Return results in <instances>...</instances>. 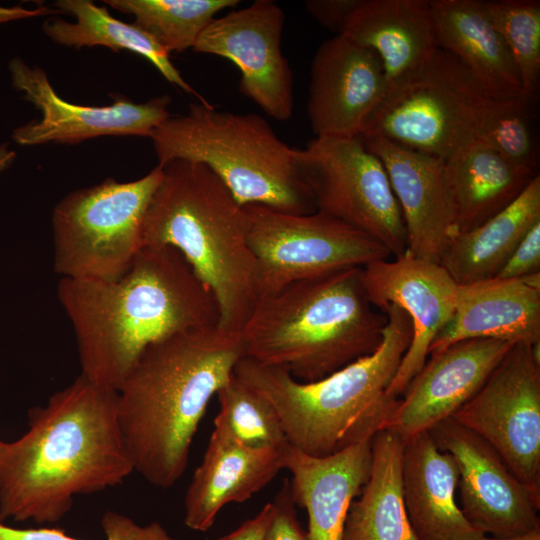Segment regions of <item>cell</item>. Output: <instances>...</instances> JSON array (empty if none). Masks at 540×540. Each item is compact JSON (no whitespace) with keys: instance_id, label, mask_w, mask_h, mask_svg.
<instances>
[{"instance_id":"1","label":"cell","mask_w":540,"mask_h":540,"mask_svg":"<svg viewBox=\"0 0 540 540\" xmlns=\"http://www.w3.org/2000/svg\"><path fill=\"white\" fill-rule=\"evenodd\" d=\"M133 472L117 392L80 374L29 410L22 436L0 440V522L56 523L75 496L115 487Z\"/></svg>"},{"instance_id":"2","label":"cell","mask_w":540,"mask_h":540,"mask_svg":"<svg viewBox=\"0 0 540 540\" xmlns=\"http://www.w3.org/2000/svg\"><path fill=\"white\" fill-rule=\"evenodd\" d=\"M57 296L74 330L81 374L116 392L149 345L219 325L212 291L167 245H144L114 280L60 278Z\"/></svg>"},{"instance_id":"3","label":"cell","mask_w":540,"mask_h":540,"mask_svg":"<svg viewBox=\"0 0 540 540\" xmlns=\"http://www.w3.org/2000/svg\"><path fill=\"white\" fill-rule=\"evenodd\" d=\"M245 356L241 331L219 326L149 345L117 391V416L134 471L168 489L184 474L211 398Z\"/></svg>"},{"instance_id":"4","label":"cell","mask_w":540,"mask_h":540,"mask_svg":"<svg viewBox=\"0 0 540 540\" xmlns=\"http://www.w3.org/2000/svg\"><path fill=\"white\" fill-rule=\"evenodd\" d=\"M380 311L387 323L377 349L322 379L301 382L247 356L235 365L234 374L273 406L290 447L326 457L372 440L382 429L398 402L386 390L409 347L412 325L394 304Z\"/></svg>"},{"instance_id":"5","label":"cell","mask_w":540,"mask_h":540,"mask_svg":"<svg viewBox=\"0 0 540 540\" xmlns=\"http://www.w3.org/2000/svg\"><path fill=\"white\" fill-rule=\"evenodd\" d=\"M159 166L162 178L144 217L143 246L177 249L212 291L218 326L241 331L257 301L247 210L207 166L183 159Z\"/></svg>"},{"instance_id":"6","label":"cell","mask_w":540,"mask_h":540,"mask_svg":"<svg viewBox=\"0 0 540 540\" xmlns=\"http://www.w3.org/2000/svg\"><path fill=\"white\" fill-rule=\"evenodd\" d=\"M386 323L366 295L362 267H351L258 299L241 334L245 356L312 382L375 351Z\"/></svg>"},{"instance_id":"7","label":"cell","mask_w":540,"mask_h":540,"mask_svg":"<svg viewBox=\"0 0 540 540\" xmlns=\"http://www.w3.org/2000/svg\"><path fill=\"white\" fill-rule=\"evenodd\" d=\"M149 138L158 165L174 159L201 163L243 206L256 204L292 214L317 211L298 166L297 148L282 141L258 114L193 103L185 114L170 115Z\"/></svg>"},{"instance_id":"8","label":"cell","mask_w":540,"mask_h":540,"mask_svg":"<svg viewBox=\"0 0 540 540\" xmlns=\"http://www.w3.org/2000/svg\"><path fill=\"white\" fill-rule=\"evenodd\" d=\"M492 98L449 52L437 48L388 86L359 137H380L442 161L475 141Z\"/></svg>"},{"instance_id":"9","label":"cell","mask_w":540,"mask_h":540,"mask_svg":"<svg viewBox=\"0 0 540 540\" xmlns=\"http://www.w3.org/2000/svg\"><path fill=\"white\" fill-rule=\"evenodd\" d=\"M162 178L157 165L143 177L107 178L63 197L52 212L54 271L60 278L114 280L143 247L144 217Z\"/></svg>"},{"instance_id":"10","label":"cell","mask_w":540,"mask_h":540,"mask_svg":"<svg viewBox=\"0 0 540 540\" xmlns=\"http://www.w3.org/2000/svg\"><path fill=\"white\" fill-rule=\"evenodd\" d=\"M245 208L257 300L298 281L392 257L369 235L320 211L292 214L256 204Z\"/></svg>"},{"instance_id":"11","label":"cell","mask_w":540,"mask_h":540,"mask_svg":"<svg viewBox=\"0 0 540 540\" xmlns=\"http://www.w3.org/2000/svg\"><path fill=\"white\" fill-rule=\"evenodd\" d=\"M316 210L369 235L397 257L407 251L398 201L382 161L359 137H314L297 148Z\"/></svg>"},{"instance_id":"12","label":"cell","mask_w":540,"mask_h":540,"mask_svg":"<svg viewBox=\"0 0 540 540\" xmlns=\"http://www.w3.org/2000/svg\"><path fill=\"white\" fill-rule=\"evenodd\" d=\"M451 418L485 440L540 496L539 344H513L477 393Z\"/></svg>"},{"instance_id":"13","label":"cell","mask_w":540,"mask_h":540,"mask_svg":"<svg viewBox=\"0 0 540 540\" xmlns=\"http://www.w3.org/2000/svg\"><path fill=\"white\" fill-rule=\"evenodd\" d=\"M284 23L279 5L256 0L213 19L193 47L233 62L241 73L240 92L279 121L294 110L293 73L281 50Z\"/></svg>"},{"instance_id":"14","label":"cell","mask_w":540,"mask_h":540,"mask_svg":"<svg viewBox=\"0 0 540 540\" xmlns=\"http://www.w3.org/2000/svg\"><path fill=\"white\" fill-rule=\"evenodd\" d=\"M8 71L12 87L41 112L39 120L13 130V141L22 146L49 142L76 144L100 136L150 137L170 116L168 95L143 103L115 96L111 105H78L61 98L39 66L15 57L9 61Z\"/></svg>"},{"instance_id":"15","label":"cell","mask_w":540,"mask_h":540,"mask_svg":"<svg viewBox=\"0 0 540 540\" xmlns=\"http://www.w3.org/2000/svg\"><path fill=\"white\" fill-rule=\"evenodd\" d=\"M458 466L459 506L485 535L511 538L540 529V496L522 483L480 436L448 418L429 431Z\"/></svg>"},{"instance_id":"16","label":"cell","mask_w":540,"mask_h":540,"mask_svg":"<svg viewBox=\"0 0 540 540\" xmlns=\"http://www.w3.org/2000/svg\"><path fill=\"white\" fill-rule=\"evenodd\" d=\"M362 282L371 304L401 308L410 318L412 338L386 394L398 399L427 360L429 349L450 320L458 284L437 262L404 254L362 267Z\"/></svg>"},{"instance_id":"17","label":"cell","mask_w":540,"mask_h":540,"mask_svg":"<svg viewBox=\"0 0 540 540\" xmlns=\"http://www.w3.org/2000/svg\"><path fill=\"white\" fill-rule=\"evenodd\" d=\"M388 90L378 56L335 35L311 63L307 115L315 137H359Z\"/></svg>"},{"instance_id":"18","label":"cell","mask_w":540,"mask_h":540,"mask_svg":"<svg viewBox=\"0 0 540 540\" xmlns=\"http://www.w3.org/2000/svg\"><path fill=\"white\" fill-rule=\"evenodd\" d=\"M512 345L467 339L430 353L381 430L407 441L451 418L477 393Z\"/></svg>"},{"instance_id":"19","label":"cell","mask_w":540,"mask_h":540,"mask_svg":"<svg viewBox=\"0 0 540 540\" xmlns=\"http://www.w3.org/2000/svg\"><path fill=\"white\" fill-rule=\"evenodd\" d=\"M383 163L400 206L407 251L439 262L454 234L443 161L380 137H359Z\"/></svg>"},{"instance_id":"20","label":"cell","mask_w":540,"mask_h":540,"mask_svg":"<svg viewBox=\"0 0 540 540\" xmlns=\"http://www.w3.org/2000/svg\"><path fill=\"white\" fill-rule=\"evenodd\" d=\"M285 450L252 449L214 427L186 491L185 525L209 530L225 505L248 500L284 469Z\"/></svg>"},{"instance_id":"21","label":"cell","mask_w":540,"mask_h":540,"mask_svg":"<svg viewBox=\"0 0 540 540\" xmlns=\"http://www.w3.org/2000/svg\"><path fill=\"white\" fill-rule=\"evenodd\" d=\"M467 339L540 344V289L523 278L459 285L454 312L429 354Z\"/></svg>"},{"instance_id":"22","label":"cell","mask_w":540,"mask_h":540,"mask_svg":"<svg viewBox=\"0 0 540 540\" xmlns=\"http://www.w3.org/2000/svg\"><path fill=\"white\" fill-rule=\"evenodd\" d=\"M372 465V440L326 457L306 455L290 446L284 469L296 506L308 514L309 540H342L349 507L367 482Z\"/></svg>"},{"instance_id":"23","label":"cell","mask_w":540,"mask_h":540,"mask_svg":"<svg viewBox=\"0 0 540 540\" xmlns=\"http://www.w3.org/2000/svg\"><path fill=\"white\" fill-rule=\"evenodd\" d=\"M459 470L429 431L404 445L402 483L406 513L418 540H476L483 536L455 500Z\"/></svg>"},{"instance_id":"24","label":"cell","mask_w":540,"mask_h":540,"mask_svg":"<svg viewBox=\"0 0 540 540\" xmlns=\"http://www.w3.org/2000/svg\"><path fill=\"white\" fill-rule=\"evenodd\" d=\"M338 35L378 56L388 86L438 48L430 0H359Z\"/></svg>"},{"instance_id":"25","label":"cell","mask_w":540,"mask_h":540,"mask_svg":"<svg viewBox=\"0 0 540 540\" xmlns=\"http://www.w3.org/2000/svg\"><path fill=\"white\" fill-rule=\"evenodd\" d=\"M430 7L438 47L453 55L492 98L525 94L485 1L430 0Z\"/></svg>"},{"instance_id":"26","label":"cell","mask_w":540,"mask_h":540,"mask_svg":"<svg viewBox=\"0 0 540 540\" xmlns=\"http://www.w3.org/2000/svg\"><path fill=\"white\" fill-rule=\"evenodd\" d=\"M443 167L454 234L501 212L538 175L477 140L443 161Z\"/></svg>"},{"instance_id":"27","label":"cell","mask_w":540,"mask_h":540,"mask_svg":"<svg viewBox=\"0 0 540 540\" xmlns=\"http://www.w3.org/2000/svg\"><path fill=\"white\" fill-rule=\"evenodd\" d=\"M540 221V176L508 207L452 235L439 264L458 285L495 278L526 233Z\"/></svg>"},{"instance_id":"28","label":"cell","mask_w":540,"mask_h":540,"mask_svg":"<svg viewBox=\"0 0 540 540\" xmlns=\"http://www.w3.org/2000/svg\"><path fill=\"white\" fill-rule=\"evenodd\" d=\"M404 445L387 430L373 437L370 475L349 507L342 540H418L404 504Z\"/></svg>"},{"instance_id":"29","label":"cell","mask_w":540,"mask_h":540,"mask_svg":"<svg viewBox=\"0 0 540 540\" xmlns=\"http://www.w3.org/2000/svg\"><path fill=\"white\" fill-rule=\"evenodd\" d=\"M54 9L74 17V22L48 19L43 32L53 42L73 48L103 46L114 52L127 50L143 56L172 85L209 104L180 74L169 53L134 23L113 17L106 7L90 0H57Z\"/></svg>"},{"instance_id":"30","label":"cell","mask_w":540,"mask_h":540,"mask_svg":"<svg viewBox=\"0 0 540 540\" xmlns=\"http://www.w3.org/2000/svg\"><path fill=\"white\" fill-rule=\"evenodd\" d=\"M239 0H104L115 10L130 14L134 24L169 54L194 47L207 25Z\"/></svg>"},{"instance_id":"31","label":"cell","mask_w":540,"mask_h":540,"mask_svg":"<svg viewBox=\"0 0 540 540\" xmlns=\"http://www.w3.org/2000/svg\"><path fill=\"white\" fill-rule=\"evenodd\" d=\"M216 396L220 409L215 428L252 449L284 450L289 446L273 406L234 372Z\"/></svg>"},{"instance_id":"32","label":"cell","mask_w":540,"mask_h":540,"mask_svg":"<svg viewBox=\"0 0 540 540\" xmlns=\"http://www.w3.org/2000/svg\"><path fill=\"white\" fill-rule=\"evenodd\" d=\"M485 6L510 52L523 92L534 98L540 75V2L485 1Z\"/></svg>"},{"instance_id":"33","label":"cell","mask_w":540,"mask_h":540,"mask_svg":"<svg viewBox=\"0 0 540 540\" xmlns=\"http://www.w3.org/2000/svg\"><path fill=\"white\" fill-rule=\"evenodd\" d=\"M532 99L524 94L495 100L479 125L475 140L515 164L536 170L538 156L530 114Z\"/></svg>"},{"instance_id":"34","label":"cell","mask_w":540,"mask_h":540,"mask_svg":"<svg viewBox=\"0 0 540 540\" xmlns=\"http://www.w3.org/2000/svg\"><path fill=\"white\" fill-rule=\"evenodd\" d=\"M106 540H178L159 522L139 525L132 518L108 510L101 518ZM0 540H81L57 528H14L0 522Z\"/></svg>"},{"instance_id":"35","label":"cell","mask_w":540,"mask_h":540,"mask_svg":"<svg viewBox=\"0 0 540 540\" xmlns=\"http://www.w3.org/2000/svg\"><path fill=\"white\" fill-rule=\"evenodd\" d=\"M272 503L274 512L266 531L265 540H309L308 534L298 522L296 504L288 479L284 480Z\"/></svg>"},{"instance_id":"36","label":"cell","mask_w":540,"mask_h":540,"mask_svg":"<svg viewBox=\"0 0 540 540\" xmlns=\"http://www.w3.org/2000/svg\"><path fill=\"white\" fill-rule=\"evenodd\" d=\"M540 272V221L526 233L496 278L520 279Z\"/></svg>"},{"instance_id":"37","label":"cell","mask_w":540,"mask_h":540,"mask_svg":"<svg viewBox=\"0 0 540 540\" xmlns=\"http://www.w3.org/2000/svg\"><path fill=\"white\" fill-rule=\"evenodd\" d=\"M359 0H309L306 8L321 25L338 35Z\"/></svg>"},{"instance_id":"38","label":"cell","mask_w":540,"mask_h":540,"mask_svg":"<svg viewBox=\"0 0 540 540\" xmlns=\"http://www.w3.org/2000/svg\"><path fill=\"white\" fill-rule=\"evenodd\" d=\"M273 512V503L269 502L255 517L245 521L237 529L221 537L219 540H265L266 531L272 519Z\"/></svg>"},{"instance_id":"39","label":"cell","mask_w":540,"mask_h":540,"mask_svg":"<svg viewBox=\"0 0 540 540\" xmlns=\"http://www.w3.org/2000/svg\"><path fill=\"white\" fill-rule=\"evenodd\" d=\"M58 13L48 6H38L33 9L25 8L21 5L11 7L0 6V24L11 21L47 16Z\"/></svg>"},{"instance_id":"40","label":"cell","mask_w":540,"mask_h":540,"mask_svg":"<svg viewBox=\"0 0 540 540\" xmlns=\"http://www.w3.org/2000/svg\"><path fill=\"white\" fill-rule=\"evenodd\" d=\"M16 153L6 143L0 144V175L12 166Z\"/></svg>"},{"instance_id":"41","label":"cell","mask_w":540,"mask_h":540,"mask_svg":"<svg viewBox=\"0 0 540 540\" xmlns=\"http://www.w3.org/2000/svg\"><path fill=\"white\" fill-rule=\"evenodd\" d=\"M476 540H540V529H536L530 533H527V534H524V535H521V536H517V537H511V538H495V537H492V538H489V537H486L483 536L479 539H476Z\"/></svg>"}]
</instances>
